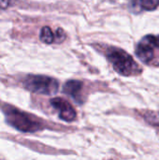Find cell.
I'll use <instances>...</instances> for the list:
<instances>
[{
  "label": "cell",
  "instance_id": "2",
  "mask_svg": "<svg viewBox=\"0 0 159 160\" xmlns=\"http://www.w3.org/2000/svg\"><path fill=\"white\" fill-rule=\"evenodd\" d=\"M6 114V121L12 128L22 132H36L41 128V125L33 116L27 114L22 111L17 110L14 107H8L4 109Z\"/></svg>",
  "mask_w": 159,
  "mask_h": 160
},
{
  "label": "cell",
  "instance_id": "3",
  "mask_svg": "<svg viewBox=\"0 0 159 160\" xmlns=\"http://www.w3.org/2000/svg\"><path fill=\"white\" fill-rule=\"evenodd\" d=\"M22 84L28 91L42 95H54L59 89L57 80L44 75H28L24 78Z\"/></svg>",
  "mask_w": 159,
  "mask_h": 160
},
{
  "label": "cell",
  "instance_id": "6",
  "mask_svg": "<svg viewBox=\"0 0 159 160\" xmlns=\"http://www.w3.org/2000/svg\"><path fill=\"white\" fill-rule=\"evenodd\" d=\"M82 87H83V83L81 81L70 80L64 84L63 92L64 94L71 97L75 101L81 103L80 99H81V92L82 90Z\"/></svg>",
  "mask_w": 159,
  "mask_h": 160
},
{
  "label": "cell",
  "instance_id": "7",
  "mask_svg": "<svg viewBox=\"0 0 159 160\" xmlns=\"http://www.w3.org/2000/svg\"><path fill=\"white\" fill-rule=\"evenodd\" d=\"M132 5L143 10H155L159 6V0H133Z\"/></svg>",
  "mask_w": 159,
  "mask_h": 160
},
{
  "label": "cell",
  "instance_id": "4",
  "mask_svg": "<svg viewBox=\"0 0 159 160\" xmlns=\"http://www.w3.org/2000/svg\"><path fill=\"white\" fill-rule=\"evenodd\" d=\"M155 48H159V36L147 35L136 46L137 57L145 64H150L155 58Z\"/></svg>",
  "mask_w": 159,
  "mask_h": 160
},
{
  "label": "cell",
  "instance_id": "5",
  "mask_svg": "<svg viewBox=\"0 0 159 160\" xmlns=\"http://www.w3.org/2000/svg\"><path fill=\"white\" fill-rule=\"evenodd\" d=\"M50 103L56 111H58L59 117L63 121L72 122L76 119L77 113L68 101L61 98H54L51 99Z\"/></svg>",
  "mask_w": 159,
  "mask_h": 160
},
{
  "label": "cell",
  "instance_id": "1",
  "mask_svg": "<svg viewBox=\"0 0 159 160\" xmlns=\"http://www.w3.org/2000/svg\"><path fill=\"white\" fill-rule=\"evenodd\" d=\"M106 57L112 66L113 69L122 76H133L142 72L141 68L135 62L133 57L126 51L117 47L107 49Z\"/></svg>",
  "mask_w": 159,
  "mask_h": 160
},
{
  "label": "cell",
  "instance_id": "9",
  "mask_svg": "<svg viewBox=\"0 0 159 160\" xmlns=\"http://www.w3.org/2000/svg\"><path fill=\"white\" fill-rule=\"evenodd\" d=\"M55 38H56V40H58V42H62L65 38H66V35L64 33V31L62 29H57L56 33H55Z\"/></svg>",
  "mask_w": 159,
  "mask_h": 160
},
{
  "label": "cell",
  "instance_id": "8",
  "mask_svg": "<svg viewBox=\"0 0 159 160\" xmlns=\"http://www.w3.org/2000/svg\"><path fill=\"white\" fill-rule=\"evenodd\" d=\"M39 38L43 43L46 44H51L54 41L55 38V35L53 34V32L52 31V29L49 26H44L41 28L40 30V34H39Z\"/></svg>",
  "mask_w": 159,
  "mask_h": 160
},
{
  "label": "cell",
  "instance_id": "10",
  "mask_svg": "<svg viewBox=\"0 0 159 160\" xmlns=\"http://www.w3.org/2000/svg\"><path fill=\"white\" fill-rule=\"evenodd\" d=\"M11 3V0H0V8H7Z\"/></svg>",
  "mask_w": 159,
  "mask_h": 160
}]
</instances>
